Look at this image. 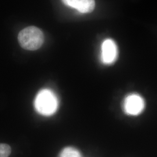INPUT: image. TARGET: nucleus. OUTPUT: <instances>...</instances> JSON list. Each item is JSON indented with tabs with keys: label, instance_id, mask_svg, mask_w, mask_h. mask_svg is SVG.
Listing matches in <instances>:
<instances>
[{
	"label": "nucleus",
	"instance_id": "nucleus-3",
	"mask_svg": "<svg viewBox=\"0 0 157 157\" xmlns=\"http://www.w3.org/2000/svg\"><path fill=\"white\" fill-rule=\"evenodd\" d=\"M144 108L145 102L144 99L137 94L128 95L124 100V111L129 115H138L143 112Z\"/></svg>",
	"mask_w": 157,
	"mask_h": 157
},
{
	"label": "nucleus",
	"instance_id": "nucleus-2",
	"mask_svg": "<svg viewBox=\"0 0 157 157\" xmlns=\"http://www.w3.org/2000/svg\"><path fill=\"white\" fill-rule=\"evenodd\" d=\"M58 101L56 94L49 89L40 91L35 98L34 107L40 114L50 116L56 112Z\"/></svg>",
	"mask_w": 157,
	"mask_h": 157
},
{
	"label": "nucleus",
	"instance_id": "nucleus-1",
	"mask_svg": "<svg viewBox=\"0 0 157 157\" xmlns=\"http://www.w3.org/2000/svg\"><path fill=\"white\" fill-rule=\"evenodd\" d=\"M43 32L35 26H29L21 30L18 34L21 46L26 50L35 51L40 48L44 43Z\"/></svg>",
	"mask_w": 157,
	"mask_h": 157
},
{
	"label": "nucleus",
	"instance_id": "nucleus-7",
	"mask_svg": "<svg viewBox=\"0 0 157 157\" xmlns=\"http://www.w3.org/2000/svg\"><path fill=\"white\" fill-rule=\"evenodd\" d=\"M11 152L10 146L6 144H0V157H9Z\"/></svg>",
	"mask_w": 157,
	"mask_h": 157
},
{
	"label": "nucleus",
	"instance_id": "nucleus-6",
	"mask_svg": "<svg viewBox=\"0 0 157 157\" xmlns=\"http://www.w3.org/2000/svg\"><path fill=\"white\" fill-rule=\"evenodd\" d=\"M59 157H82L80 152L73 147H68L63 148L61 152Z\"/></svg>",
	"mask_w": 157,
	"mask_h": 157
},
{
	"label": "nucleus",
	"instance_id": "nucleus-5",
	"mask_svg": "<svg viewBox=\"0 0 157 157\" xmlns=\"http://www.w3.org/2000/svg\"><path fill=\"white\" fill-rule=\"evenodd\" d=\"M63 3L82 13H89L95 8V0H62Z\"/></svg>",
	"mask_w": 157,
	"mask_h": 157
},
{
	"label": "nucleus",
	"instance_id": "nucleus-4",
	"mask_svg": "<svg viewBox=\"0 0 157 157\" xmlns=\"http://www.w3.org/2000/svg\"><path fill=\"white\" fill-rule=\"evenodd\" d=\"M118 58V48L115 42L112 39H106L101 45V59L106 65L115 62Z\"/></svg>",
	"mask_w": 157,
	"mask_h": 157
}]
</instances>
